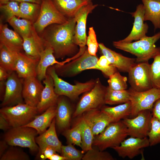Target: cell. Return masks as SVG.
Returning <instances> with one entry per match:
<instances>
[{"label":"cell","instance_id":"7dc6e473","mask_svg":"<svg viewBox=\"0 0 160 160\" xmlns=\"http://www.w3.org/2000/svg\"><path fill=\"white\" fill-rule=\"evenodd\" d=\"M12 127L4 118L0 114V129L6 131Z\"/></svg>","mask_w":160,"mask_h":160},{"label":"cell","instance_id":"60d3db41","mask_svg":"<svg viewBox=\"0 0 160 160\" xmlns=\"http://www.w3.org/2000/svg\"><path fill=\"white\" fill-rule=\"evenodd\" d=\"M150 65L151 77L152 87L160 89V53L153 58Z\"/></svg>","mask_w":160,"mask_h":160},{"label":"cell","instance_id":"277c9868","mask_svg":"<svg viewBox=\"0 0 160 160\" xmlns=\"http://www.w3.org/2000/svg\"><path fill=\"white\" fill-rule=\"evenodd\" d=\"M128 136L127 128L121 120L108 125L100 134L94 137L92 146L101 151L119 146Z\"/></svg>","mask_w":160,"mask_h":160},{"label":"cell","instance_id":"f5cc1de1","mask_svg":"<svg viewBox=\"0 0 160 160\" xmlns=\"http://www.w3.org/2000/svg\"><path fill=\"white\" fill-rule=\"evenodd\" d=\"M12 1H16L19 2H22V0H0V4H3Z\"/></svg>","mask_w":160,"mask_h":160},{"label":"cell","instance_id":"7402d4cb","mask_svg":"<svg viewBox=\"0 0 160 160\" xmlns=\"http://www.w3.org/2000/svg\"><path fill=\"white\" fill-rule=\"evenodd\" d=\"M23 39L15 31L8 28L7 24L0 25V44L16 53L22 52Z\"/></svg>","mask_w":160,"mask_h":160},{"label":"cell","instance_id":"7bdbcfd3","mask_svg":"<svg viewBox=\"0 0 160 160\" xmlns=\"http://www.w3.org/2000/svg\"><path fill=\"white\" fill-rule=\"evenodd\" d=\"M83 153L82 151L77 149L72 144L62 145L61 147V154L65 160H80L83 156Z\"/></svg>","mask_w":160,"mask_h":160},{"label":"cell","instance_id":"db71d44e","mask_svg":"<svg viewBox=\"0 0 160 160\" xmlns=\"http://www.w3.org/2000/svg\"><path fill=\"white\" fill-rule=\"evenodd\" d=\"M85 0L88 1H92L93 0Z\"/></svg>","mask_w":160,"mask_h":160},{"label":"cell","instance_id":"cb8c5ba5","mask_svg":"<svg viewBox=\"0 0 160 160\" xmlns=\"http://www.w3.org/2000/svg\"><path fill=\"white\" fill-rule=\"evenodd\" d=\"M39 62L22 52L17 53L15 71L22 79L37 77L36 67Z\"/></svg>","mask_w":160,"mask_h":160},{"label":"cell","instance_id":"5bb4252c","mask_svg":"<svg viewBox=\"0 0 160 160\" xmlns=\"http://www.w3.org/2000/svg\"><path fill=\"white\" fill-rule=\"evenodd\" d=\"M150 146L147 137L140 138L130 137L124 139L119 145L113 147L119 156L123 158L132 159L139 155L142 149Z\"/></svg>","mask_w":160,"mask_h":160},{"label":"cell","instance_id":"484cf974","mask_svg":"<svg viewBox=\"0 0 160 160\" xmlns=\"http://www.w3.org/2000/svg\"><path fill=\"white\" fill-rule=\"evenodd\" d=\"M64 96H59L57 103L56 124L61 130H65L69 127L72 110L69 102Z\"/></svg>","mask_w":160,"mask_h":160},{"label":"cell","instance_id":"ffe728a7","mask_svg":"<svg viewBox=\"0 0 160 160\" xmlns=\"http://www.w3.org/2000/svg\"><path fill=\"white\" fill-rule=\"evenodd\" d=\"M43 82L45 86L36 107L38 113H42L49 107L56 105L59 97L55 92L53 80L49 75L47 73Z\"/></svg>","mask_w":160,"mask_h":160},{"label":"cell","instance_id":"d4e9b609","mask_svg":"<svg viewBox=\"0 0 160 160\" xmlns=\"http://www.w3.org/2000/svg\"><path fill=\"white\" fill-rule=\"evenodd\" d=\"M23 39V47L25 53L28 57L39 61L41 54L46 47L35 29L31 36Z\"/></svg>","mask_w":160,"mask_h":160},{"label":"cell","instance_id":"f1b7e54d","mask_svg":"<svg viewBox=\"0 0 160 160\" xmlns=\"http://www.w3.org/2000/svg\"><path fill=\"white\" fill-rule=\"evenodd\" d=\"M145 12L144 21H151L155 30L160 29V1L155 0H141Z\"/></svg>","mask_w":160,"mask_h":160},{"label":"cell","instance_id":"6da1fadb","mask_svg":"<svg viewBox=\"0 0 160 160\" xmlns=\"http://www.w3.org/2000/svg\"><path fill=\"white\" fill-rule=\"evenodd\" d=\"M76 24L74 17L68 18L65 23L49 25L40 33L46 47L52 48L56 58L72 57L79 51L74 38Z\"/></svg>","mask_w":160,"mask_h":160},{"label":"cell","instance_id":"4fadbf2b","mask_svg":"<svg viewBox=\"0 0 160 160\" xmlns=\"http://www.w3.org/2000/svg\"><path fill=\"white\" fill-rule=\"evenodd\" d=\"M23 80L15 71L10 72L6 82L5 94L1 104V107L24 103L22 94Z\"/></svg>","mask_w":160,"mask_h":160},{"label":"cell","instance_id":"30bf717a","mask_svg":"<svg viewBox=\"0 0 160 160\" xmlns=\"http://www.w3.org/2000/svg\"><path fill=\"white\" fill-rule=\"evenodd\" d=\"M128 90L132 105L131 118L136 116L141 111H151L154 103L160 99V89L153 87L147 90L140 92L130 87Z\"/></svg>","mask_w":160,"mask_h":160},{"label":"cell","instance_id":"44dd1931","mask_svg":"<svg viewBox=\"0 0 160 160\" xmlns=\"http://www.w3.org/2000/svg\"><path fill=\"white\" fill-rule=\"evenodd\" d=\"M76 58V57L74 56L63 61L58 62L56 59L52 48L50 46H46L41 54L37 66V77L40 81L43 80L46 76L47 70L49 67L56 64L64 65Z\"/></svg>","mask_w":160,"mask_h":160},{"label":"cell","instance_id":"2e32d148","mask_svg":"<svg viewBox=\"0 0 160 160\" xmlns=\"http://www.w3.org/2000/svg\"><path fill=\"white\" fill-rule=\"evenodd\" d=\"M44 87L37 77L23 79V97L24 103L36 107L39 102Z\"/></svg>","mask_w":160,"mask_h":160},{"label":"cell","instance_id":"d590c367","mask_svg":"<svg viewBox=\"0 0 160 160\" xmlns=\"http://www.w3.org/2000/svg\"><path fill=\"white\" fill-rule=\"evenodd\" d=\"M63 135L65 137L68 143L72 144L82 147L81 130L77 123L72 128L64 130Z\"/></svg>","mask_w":160,"mask_h":160},{"label":"cell","instance_id":"3957f363","mask_svg":"<svg viewBox=\"0 0 160 160\" xmlns=\"http://www.w3.org/2000/svg\"><path fill=\"white\" fill-rule=\"evenodd\" d=\"M99 58L96 56L90 54L86 48L80 56L63 65L55 64L52 66L60 76L68 78L75 76L82 71L88 69L98 70L105 75L104 69L97 65Z\"/></svg>","mask_w":160,"mask_h":160},{"label":"cell","instance_id":"8d00e7d4","mask_svg":"<svg viewBox=\"0 0 160 160\" xmlns=\"http://www.w3.org/2000/svg\"><path fill=\"white\" fill-rule=\"evenodd\" d=\"M0 157V160H29V155L22 149L17 146H9Z\"/></svg>","mask_w":160,"mask_h":160},{"label":"cell","instance_id":"681fc988","mask_svg":"<svg viewBox=\"0 0 160 160\" xmlns=\"http://www.w3.org/2000/svg\"><path fill=\"white\" fill-rule=\"evenodd\" d=\"M9 145L4 140L0 141V157H1L9 147Z\"/></svg>","mask_w":160,"mask_h":160},{"label":"cell","instance_id":"f35d334b","mask_svg":"<svg viewBox=\"0 0 160 160\" xmlns=\"http://www.w3.org/2000/svg\"><path fill=\"white\" fill-rule=\"evenodd\" d=\"M18 2L12 1L0 4V10L4 14L7 21L14 17L20 18V6Z\"/></svg>","mask_w":160,"mask_h":160},{"label":"cell","instance_id":"ba28073f","mask_svg":"<svg viewBox=\"0 0 160 160\" xmlns=\"http://www.w3.org/2000/svg\"><path fill=\"white\" fill-rule=\"evenodd\" d=\"M107 87L101 83L99 78L95 80L93 87L87 92L78 103L73 117L81 115L85 112L95 109L101 108L105 103V96Z\"/></svg>","mask_w":160,"mask_h":160},{"label":"cell","instance_id":"8fae6325","mask_svg":"<svg viewBox=\"0 0 160 160\" xmlns=\"http://www.w3.org/2000/svg\"><path fill=\"white\" fill-rule=\"evenodd\" d=\"M152 117L151 111L145 110L140 112L134 117L127 118L121 121L127 127L128 135L144 138L148 137Z\"/></svg>","mask_w":160,"mask_h":160},{"label":"cell","instance_id":"b9f144b4","mask_svg":"<svg viewBox=\"0 0 160 160\" xmlns=\"http://www.w3.org/2000/svg\"><path fill=\"white\" fill-rule=\"evenodd\" d=\"M151 129L148 134L150 146L160 143V121L153 116Z\"/></svg>","mask_w":160,"mask_h":160},{"label":"cell","instance_id":"f546056e","mask_svg":"<svg viewBox=\"0 0 160 160\" xmlns=\"http://www.w3.org/2000/svg\"><path fill=\"white\" fill-rule=\"evenodd\" d=\"M101 110L108 113L113 119L114 122L130 116L132 105L129 101L114 107L103 106Z\"/></svg>","mask_w":160,"mask_h":160},{"label":"cell","instance_id":"7a4b0ae2","mask_svg":"<svg viewBox=\"0 0 160 160\" xmlns=\"http://www.w3.org/2000/svg\"><path fill=\"white\" fill-rule=\"evenodd\" d=\"M160 39V32L152 36H146L134 42L125 43L114 41L113 44L117 49L130 53L136 56L137 63L148 62L160 53V47L156 42Z\"/></svg>","mask_w":160,"mask_h":160},{"label":"cell","instance_id":"4dcf8cb0","mask_svg":"<svg viewBox=\"0 0 160 160\" xmlns=\"http://www.w3.org/2000/svg\"><path fill=\"white\" fill-rule=\"evenodd\" d=\"M7 21L14 30L22 38L31 36L35 29L33 23L25 19H20L16 17H14Z\"/></svg>","mask_w":160,"mask_h":160},{"label":"cell","instance_id":"e0dca14e","mask_svg":"<svg viewBox=\"0 0 160 160\" xmlns=\"http://www.w3.org/2000/svg\"><path fill=\"white\" fill-rule=\"evenodd\" d=\"M145 9L143 4L138 5L136 11L130 14L134 17L132 30L129 35L125 39L119 40L123 42L129 43L134 40L137 41L146 36L148 26L144 23Z\"/></svg>","mask_w":160,"mask_h":160},{"label":"cell","instance_id":"d6a6232c","mask_svg":"<svg viewBox=\"0 0 160 160\" xmlns=\"http://www.w3.org/2000/svg\"><path fill=\"white\" fill-rule=\"evenodd\" d=\"M77 123L79 124L81 130L82 151L83 153H86L92 148L95 136L89 125L83 116Z\"/></svg>","mask_w":160,"mask_h":160},{"label":"cell","instance_id":"5b68a950","mask_svg":"<svg viewBox=\"0 0 160 160\" xmlns=\"http://www.w3.org/2000/svg\"><path fill=\"white\" fill-rule=\"evenodd\" d=\"M36 130L27 126L11 128L3 135V140L9 146H19L29 149L32 153L38 152L39 147L36 141Z\"/></svg>","mask_w":160,"mask_h":160},{"label":"cell","instance_id":"ac0fdd59","mask_svg":"<svg viewBox=\"0 0 160 160\" xmlns=\"http://www.w3.org/2000/svg\"><path fill=\"white\" fill-rule=\"evenodd\" d=\"M99 48L111 64L119 71L128 73L137 63L136 58L124 56L106 47L103 44H99Z\"/></svg>","mask_w":160,"mask_h":160},{"label":"cell","instance_id":"9c48e42d","mask_svg":"<svg viewBox=\"0 0 160 160\" xmlns=\"http://www.w3.org/2000/svg\"><path fill=\"white\" fill-rule=\"evenodd\" d=\"M68 19L59 11L52 0H42L39 15L33 25L37 32L41 33L49 25L65 23Z\"/></svg>","mask_w":160,"mask_h":160},{"label":"cell","instance_id":"83f0119b","mask_svg":"<svg viewBox=\"0 0 160 160\" xmlns=\"http://www.w3.org/2000/svg\"><path fill=\"white\" fill-rule=\"evenodd\" d=\"M59 11L68 18L74 17L80 9L87 4L85 0H52Z\"/></svg>","mask_w":160,"mask_h":160},{"label":"cell","instance_id":"52a82bcc","mask_svg":"<svg viewBox=\"0 0 160 160\" xmlns=\"http://www.w3.org/2000/svg\"><path fill=\"white\" fill-rule=\"evenodd\" d=\"M38 113L36 107L24 103L1 107L0 114L7 121L12 127L26 125L31 122Z\"/></svg>","mask_w":160,"mask_h":160},{"label":"cell","instance_id":"bcb514c9","mask_svg":"<svg viewBox=\"0 0 160 160\" xmlns=\"http://www.w3.org/2000/svg\"><path fill=\"white\" fill-rule=\"evenodd\" d=\"M151 112L153 116L160 121V99L154 103Z\"/></svg>","mask_w":160,"mask_h":160},{"label":"cell","instance_id":"1f68e13d","mask_svg":"<svg viewBox=\"0 0 160 160\" xmlns=\"http://www.w3.org/2000/svg\"><path fill=\"white\" fill-rule=\"evenodd\" d=\"M129 101L128 90H116L107 87L105 96V104L114 105L121 104Z\"/></svg>","mask_w":160,"mask_h":160},{"label":"cell","instance_id":"8992f818","mask_svg":"<svg viewBox=\"0 0 160 160\" xmlns=\"http://www.w3.org/2000/svg\"><path fill=\"white\" fill-rule=\"evenodd\" d=\"M47 73L49 75L53 80L56 94L59 96L67 97L72 100L76 99L81 94L90 91L95 83V80L91 79L84 83L77 82L75 84H71L59 77L52 66L48 68Z\"/></svg>","mask_w":160,"mask_h":160},{"label":"cell","instance_id":"74e56055","mask_svg":"<svg viewBox=\"0 0 160 160\" xmlns=\"http://www.w3.org/2000/svg\"><path fill=\"white\" fill-rule=\"evenodd\" d=\"M127 77L122 76L118 71L111 75L108 80V87L116 90H127Z\"/></svg>","mask_w":160,"mask_h":160},{"label":"cell","instance_id":"e575fe53","mask_svg":"<svg viewBox=\"0 0 160 160\" xmlns=\"http://www.w3.org/2000/svg\"><path fill=\"white\" fill-rule=\"evenodd\" d=\"M20 18L29 20L33 23L39 15L41 5L26 2H20Z\"/></svg>","mask_w":160,"mask_h":160},{"label":"cell","instance_id":"f907efd6","mask_svg":"<svg viewBox=\"0 0 160 160\" xmlns=\"http://www.w3.org/2000/svg\"><path fill=\"white\" fill-rule=\"evenodd\" d=\"M48 159L50 160H65V158L62 155H60L57 153L53 154L49 157Z\"/></svg>","mask_w":160,"mask_h":160},{"label":"cell","instance_id":"ab89813d","mask_svg":"<svg viewBox=\"0 0 160 160\" xmlns=\"http://www.w3.org/2000/svg\"><path fill=\"white\" fill-rule=\"evenodd\" d=\"M83 160H113V156L108 152L100 150L93 146L91 149L87 151L84 155Z\"/></svg>","mask_w":160,"mask_h":160},{"label":"cell","instance_id":"11a10c76","mask_svg":"<svg viewBox=\"0 0 160 160\" xmlns=\"http://www.w3.org/2000/svg\"><path fill=\"white\" fill-rule=\"evenodd\" d=\"M156 0V1H160V0Z\"/></svg>","mask_w":160,"mask_h":160},{"label":"cell","instance_id":"f6af8a7d","mask_svg":"<svg viewBox=\"0 0 160 160\" xmlns=\"http://www.w3.org/2000/svg\"><path fill=\"white\" fill-rule=\"evenodd\" d=\"M56 151L52 147H47L40 153H38V157H40L41 160H45L53 154L57 153Z\"/></svg>","mask_w":160,"mask_h":160},{"label":"cell","instance_id":"d6986e66","mask_svg":"<svg viewBox=\"0 0 160 160\" xmlns=\"http://www.w3.org/2000/svg\"><path fill=\"white\" fill-rule=\"evenodd\" d=\"M82 116L89 125L94 136L101 133L110 123L114 122L108 113L99 108L88 111Z\"/></svg>","mask_w":160,"mask_h":160},{"label":"cell","instance_id":"603a6c76","mask_svg":"<svg viewBox=\"0 0 160 160\" xmlns=\"http://www.w3.org/2000/svg\"><path fill=\"white\" fill-rule=\"evenodd\" d=\"M55 124V117L49 128L36 137V142L39 147L38 153L47 147L52 148L57 152L61 153L62 145L57 135Z\"/></svg>","mask_w":160,"mask_h":160},{"label":"cell","instance_id":"7c38bea8","mask_svg":"<svg viewBox=\"0 0 160 160\" xmlns=\"http://www.w3.org/2000/svg\"><path fill=\"white\" fill-rule=\"evenodd\" d=\"M130 87L137 92H143L152 87L151 77L150 64L148 62L137 63L128 72Z\"/></svg>","mask_w":160,"mask_h":160},{"label":"cell","instance_id":"816d5d0a","mask_svg":"<svg viewBox=\"0 0 160 160\" xmlns=\"http://www.w3.org/2000/svg\"><path fill=\"white\" fill-rule=\"evenodd\" d=\"M42 0H22V2L33 3L40 4Z\"/></svg>","mask_w":160,"mask_h":160},{"label":"cell","instance_id":"ee69618b","mask_svg":"<svg viewBox=\"0 0 160 160\" xmlns=\"http://www.w3.org/2000/svg\"><path fill=\"white\" fill-rule=\"evenodd\" d=\"M86 44L87 46V50L91 55L96 56L97 49L99 48L96 35L93 27L89 28L88 36H87Z\"/></svg>","mask_w":160,"mask_h":160},{"label":"cell","instance_id":"836d02e7","mask_svg":"<svg viewBox=\"0 0 160 160\" xmlns=\"http://www.w3.org/2000/svg\"><path fill=\"white\" fill-rule=\"evenodd\" d=\"M17 54L0 44V66L9 72L15 71Z\"/></svg>","mask_w":160,"mask_h":160},{"label":"cell","instance_id":"9a60e30c","mask_svg":"<svg viewBox=\"0 0 160 160\" xmlns=\"http://www.w3.org/2000/svg\"><path fill=\"white\" fill-rule=\"evenodd\" d=\"M93 4L91 1L82 7L75 15L76 24L75 28L74 38L75 42L79 48L86 47L87 36L86 33V26L88 15L97 6Z\"/></svg>","mask_w":160,"mask_h":160},{"label":"cell","instance_id":"4316f807","mask_svg":"<svg viewBox=\"0 0 160 160\" xmlns=\"http://www.w3.org/2000/svg\"><path fill=\"white\" fill-rule=\"evenodd\" d=\"M56 108V105L49 107L42 114L36 116L31 122L23 126L33 128L36 130L38 134H41L49 127L55 117Z\"/></svg>","mask_w":160,"mask_h":160},{"label":"cell","instance_id":"c3c4849f","mask_svg":"<svg viewBox=\"0 0 160 160\" xmlns=\"http://www.w3.org/2000/svg\"><path fill=\"white\" fill-rule=\"evenodd\" d=\"M10 72L0 66V81H6Z\"/></svg>","mask_w":160,"mask_h":160}]
</instances>
